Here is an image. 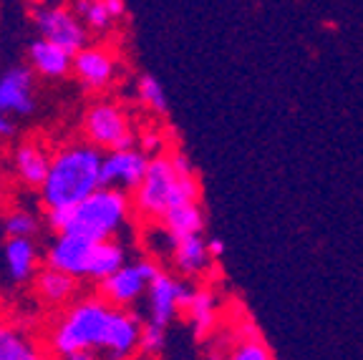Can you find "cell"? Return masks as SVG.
Returning a JSON list of instances; mask_svg holds the SVG:
<instances>
[{"label":"cell","mask_w":363,"mask_h":360,"mask_svg":"<svg viewBox=\"0 0 363 360\" xmlns=\"http://www.w3.org/2000/svg\"><path fill=\"white\" fill-rule=\"evenodd\" d=\"M142 327V315L136 310L113 308L94 290L51 313L43 343L53 360L76 350H94L101 360H131L139 355Z\"/></svg>","instance_id":"obj_1"},{"label":"cell","mask_w":363,"mask_h":360,"mask_svg":"<svg viewBox=\"0 0 363 360\" xmlns=\"http://www.w3.org/2000/svg\"><path fill=\"white\" fill-rule=\"evenodd\" d=\"M202 199V184L192 162L179 147L149 159V169L139 189L131 194L134 220L154 227L177 204H189Z\"/></svg>","instance_id":"obj_2"},{"label":"cell","mask_w":363,"mask_h":360,"mask_svg":"<svg viewBox=\"0 0 363 360\" xmlns=\"http://www.w3.org/2000/svg\"><path fill=\"white\" fill-rule=\"evenodd\" d=\"M104 152L86 139H71L53 147L48 174L38 194L40 209H68L101 189Z\"/></svg>","instance_id":"obj_3"},{"label":"cell","mask_w":363,"mask_h":360,"mask_svg":"<svg viewBox=\"0 0 363 360\" xmlns=\"http://www.w3.org/2000/svg\"><path fill=\"white\" fill-rule=\"evenodd\" d=\"M134 220L131 194H124L111 186H101L84 202L68 209H43V225L53 232H71L94 242L119 240Z\"/></svg>","instance_id":"obj_4"},{"label":"cell","mask_w":363,"mask_h":360,"mask_svg":"<svg viewBox=\"0 0 363 360\" xmlns=\"http://www.w3.org/2000/svg\"><path fill=\"white\" fill-rule=\"evenodd\" d=\"M126 259H129V252L121 240L94 242V240L71 235V232L53 235L48 247L43 249V265L56 267V270L76 277L79 282H91V285H96L104 277L116 272Z\"/></svg>","instance_id":"obj_5"},{"label":"cell","mask_w":363,"mask_h":360,"mask_svg":"<svg viewBox=\"0 0 363 360\" xmlns=\"http://www.w3.org/2000/svg\"><path fill=\"white\" fill-rule=\"evenodd\" d=\"M81 139L94 144L96 149L106 152H116V149L136 147V136L139 129L134 124V116L129 108L116 99H96L81 113Z\"/></svg>","instance_id":"obj_6"},{"label":"cell","mask_w":363,"mask_h":360,"mask_svg":"<svg viewBox=\"0 0 363 360\" xmlns=\"http://www.w3.org/2000/svg\"><path fill=\"white\" fill-rule=\"evenodd\" d=\"M159 270H162V265L154 257L126 259L119 270L111 272L108 277H104L101 282H96L94 290L106 303H111L113 308L134 310L136 305L147 298L149 285H152V280L157 277Z\"/></svg>","instance_id":"obj_7"},{"label":"cell","mask_w":363,"mask_h":360,"mask_svg":"<svg viewBox=\"0 0 363 360\" xmlns=\"http://www.w3.org/2000/svg\"><path fill=\"white\" fill-rule=\"evenodd\" d=\"M71 76L89 94H106L119 79V53L111 43H89L74 53Z\"/></svg>","instance_id":"obj_8"},{"label":"cell","mask_w":363,"mask_h":360,"mask_svg":"<svg viewBox=\"0 0 363 360\" xmlns=\"http://www.w3.org/2000/svg\"><path fill=\"white\" fill-rule=\"evenodd\" d=\"M187 280L179 277L174 270H162L157 272V277L152 280L147 290V322L159 327H167L182 317V305H184V298H187Z\"/></svg>","instance_id":"obj_9"},{"label":"cell","mask_w":363,"mask_h":360,"mask_svg":"<svg viewBox=\"0 0 363 360\" xmlns=\"http://www.w3.org/2000/svg\"><path fill=\"white\" fill-rule=\"evenodd\" d=\"M33 21L40 38L61 45L68 53H79L84 45H89V30L74 13V8L40 6L33 13Z\"/></svg>","instance_id":"obj_10"},{"label":"cell","mask_w":363,"mask_h":360,"mask_svg":"<svg viewBox=\"0 0 363 360\" xmlns=\"http://www.w3.org/2000/svg\"><path fill=\"white\" fill-rule=\"evenodd\" d=\"M51 154L53 149L40 136H26V139L16 141L8 154V169L13 174V181L18 186L38 191L48 174Z\"/></svg>","instance_id":"obj_11"},{"label":"cell","mask_w":363,"mask_h":360,"mask_svg":"<svg viewBox=\"0 0 363 360\" xmlns=\"http://www.w3.org/2000/svg\"><path fill=\"white\" fill-rule=\"evenodd\" d=\"M149 159L152 157L139 147L106 152L101 164V186H111V189H119L124 194H134L149 169Z\"/></svg>","instance_id":"obj_12"},{"label":"cell","mask_w":363,"mask_h":360,"mask_svg":"<svg viewBox=\"0 0 363 360\" xmlns=\"http://www.w3.org/2000/svg\"><path fill=\"white\" fill-rule=\"evenodd\" d=\"M0 360H51V355L40 332L0 310Z\"/></svg>","instance_id":"obj_13"},{"label":"cell","mask_w":363,"mask_h":360,"mask_svg":"<svg viewBox=\"0 0 363 360\" xmlns=\"http://www.w3.org/2000/svg\"><path fill=\"white\" fill-rule=\"evenodd\" d=\"M182 317L189 322L192 335L204 343L220 327V295L210 282H197L187 290V298L182 305Z\"/></svg>","instance_id":"obj_14"},{"label":"cell","mask_w":363,"mask_h":360,"mask_svg":"<svg viewBox=\"0 0 363 360\" xmlns=\"http://www.w3.org/2000/svg\"><path fill=\"white\" fill-rule=\"evenodd\" d=\"M167 249H169L172 270L179 277H184V280L204 282L210 277V272L215 270L217 259L210 254L207 237L204 235H192L184 237V240H177V242L167 244Z\"/></svg>","instance_id":"obj_15"},{"label":"cell","mask_w":363,"mask_h":360,"mask_svg":"<svg viewBox=\"0 0 363 360\" xmlns=\"http://www.w3.org/2000/svg\"><path fill=\"white\" fill-rule=\"evenodd\" d=\"M3 262L6 275L16 287H30L33 277L43 267V249L35 237H6L3 244Z\"/></svg>","instance_id":"obj_16"},{"label":"cell","mask_w":363,"mask_h":360,"mask_svg":"<svg viewBox=\"0 0 363 360\" xmlns=\"http://www.w3.org/2000/svg\"><path fill=\"white\" fill-rule=\"evenodd\" d=\"M30 290H33V298L40 308L58 313L81 295V282L66 272L56 270V267L43 265L30 282Z\"/></svg>","instance_id":"obj_17"},{"label":"cell","mask_w":363,"mask_h":360,"mask_svg":"<svg viewBox=\"0 0 363 360\" xmlns=\"http://www.w3.org/2000/svg\"><path fill=\"white\" fill-rule=\"evenodd\" d=\"M0 111L16 118L35 111V74L28 66L8 68L0 76Z\"/></svg>","instance_id":"obj_18"},{"label":"cell","mask_w":363,"mask_h":360,"mask_svg":"<svg viewBox=\"0 0 363 360\" xmlns=\"http://www.w3.org/2000/svg\"><path fill=\"white\" fill-rule=\"evenodd\" d=\"M225 343V360H275L270 345L245 313L227 330Z\"/></svg>","instance_id":"obj_19"},{"label":"cell","mask_w":363,"mask_h":360,"mask_svg":"<svg viewBox=\"0 0 363 360\" xmlns=\"http://www.w3.org/2000/svg\"><path fill=\"white\" fill-rule=\"evenodd\" d=\"M71 66H74V53H68L66 48L51 43V40L38 35L28 45V68L40 79L61 81L71 76Z\"/></svg>","instance_id":"obj_20"},{"label":"cell","mask_w":363,"mask_h":360,"mask_svg":"<svg viewBox=\"0 0 363 360\" xmlns=\"http://www.w3.org/2000/svg\"><path fill=\"white\" fill-rule=\"evenodd\" d=\"M162 230L167 244L177 242V240H184V237L192 235H204V209L199 202L189 204H177L169 212L162 217L159 225H154Z\"/></svg>","instance_id":"obj_21"},{"label":"cell","mask_w":363,"mask_h":360,"mask_svg":"<svg viewBox=\"0 0 363 360\" xmlns=\"http://www.w3.org/2000/svg\"><path fill=\"white\" fill-rule=\"evenodd\" d=\"M136 99H139L144 111H149L152 116L164 118L169 113V99H167L162 84L152 74H142L136 79Z\"/></svg>","instance_id":"obj_22"},{"label":"cell","mask_w":363,"mask_h":360,"mask_svg":"<svg viewBox=\"0 0 363 360\" xmlns=\"http://www.w3.org/2000/svg\"><path fill=\"white\" fill-rule=\"evenodd\" d=\"M74 13L81 18L89 33H106L116 23L104 6V0H74Z\"/></svg>","instance_id":"obj_23"},{"label":"cell","mask_w":363,"mask_h":360,"mask_svg":"<svg viewBox=\"0 0 363 360\" xmlns=\"http://www.w3.org/2000/svg\"><path fill=\"white\" fill-rule=\"evenodd\" d=\"M43 225V214H35L26 207H13L3 214V230L6 237H35Z\"/></svg>","instance_id":"obj_24"},{"label":"cell","mask_w":363,"mask_h":360,"mask_svg":"<svg viewBox=\"0 0 363 360\" xmlns=\"http://www.w3.org/2000/svg\"><path fill=\"white\" fill-rule=\"evenodd\" d=\"M164 348H167V327L152 325V322L144 320L142 338H139V355L147 360H154L164 353Z\"/></svg>","instance_id":"obj_25"},{"label":"cell","mask_w":363,"mask_h":360,"mask_svg":"<svg viewBox=\"0 0 363 360\" xmlns=\"http://www.w3.org/2000/svg\"><path fill=\"white\" fill-rule=\"evenodd\" d=\"M136 147L147 152L149 157H157V154L167 152L172 144L167 141V134L162 126H144V129H139V136H136Z\"/></svg>","instance_id":"obj_26"},{"label":"cell","mask_w":363,"mask_h":360,"mask_svg":"<svg viewBox=\"0 0 363 360\" xmlns=\"http://www.w3.org/2000/svg\"><path fill=\"white\" fill-rule=\"evenodd\" d=\"M18 134V124H16V116H11V113L0 111V144H8V141H13Z\"/></svg>","instance_id":"obj_27"},{"label":"cell","mask_w":363,"mask_h":360,"mask_svg":"<svg viewBox=\"0 0 363 360\" xmlns=\"http://www.w3.org/2000/svg\"><path fill=\"white\" fill-rule=\"evenodd\" d=\"M104 6H106V11L111 13L113 21H119V18H124V13H126L124 0H104Z\"/></svg>","instance_id":"obj_28"},{"label":"cell","mask_w":363,"mask_h":360,"mask_svg":"<svg viewBox=\"0 0 363 360\" xmlns=\"http://www.w3.org/2000/svg\"><path fill=\"white\" fill-rule=\"evenodd\" d=\"M207 247H210V254H212L215 259H220V254L225 252V247H222L220 240H207Z\"/></svg>","instance_id":"obj_29"},{"label":"cell","mask_w":363,"mask_h":360,"mask_svg":"<svg viewBox=\"0 0 363 360\" xmlns=\"http://www.w3.org/2000/svg\"><path fill=\"white\" fill-rule=\"evenodd\" d=\"M51 360H53V358H51Z\"/></svg>","instance_id":"obj_30"}]
</instances>
